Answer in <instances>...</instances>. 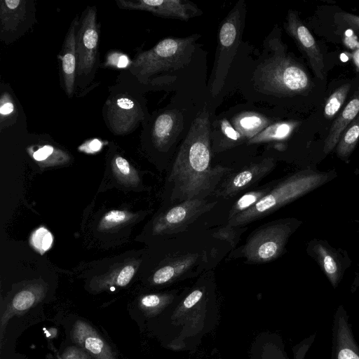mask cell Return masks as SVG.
<instances>
[{"label": "cell", "mask_w": 359, "mask_h": 359, "mask_svg": "<svg viewBox=\"0 0 359 359\" xmlns=\"http://www.w3.org/2000/svg\"><path fill=\"white\" fill-rule=\"evenodd\" d=\"M210 140V116L204 108L192 121L175 160L169 177L172 201L204 198L226 172L222 166H211Z\"/></svg>", "instance_id": "1"}, {"label": "cell", "mask_w": 359, "mask_h": 359, "mask_svg": "<svg viewBox=\"0 0 359 359\" xmlns=\"http://www.w3.org/2000/svg\"><path fill=\"white\" fill-rule=\"evenodd\" d=\"M198 37L165 38L151 49L140 52L128 71L140 83L148 84L155 75L181 69L189 62Z\"/></svg>", "instance_id": "2"}, {"label": "cell", "mask_w": 359, "mask_h": 359, "mask_svg": "<svg viewBox=\"0 0 359 359\" xmlns=\"http://www.w3.org/2000/svg\"><path fill=\"white\" fill-rule=\"evenodd\" d=\"M273 54L257 70V82L262 90L276 95L293 96L308 92L312 82L304 67L287 55L281 43Z\"/></svg>", "instance_id": "3"}, {"label": "cell", "mask_w": 359, "mask_h": 359, "mask_svg": "<svg viewBox=\"0 0 359 359\" xmlns=\"http://www.w3.org/2000/svg\"><path fill=\"white\" fill-rule=\"evenodd\" d=\"M327 178V174L312 171L297 173L270 190L252 207L229 219L228 225L241 226L266 216L321 185Z\"/></svg>", "instance_id": "4"}, {"label": "cell", "mask_w": 359, "mask_h": 359, "mask_svg": "<svg viewBox=\"0 0 359 359\" xmlns=\"http://www.w3.org/2000/svg\"><path fill=\"white\" fill-rule=\"evenodd\" d=\"M245 5L236 3L220 25L215 57L210 77V90L213 96L222 89L233 59L238 50L244 28Z\"/></svg>", "instance_id": "5"}, {"label": "cell", "mask_w": 359, "mask_h": 359, "mask_svg": "<svg viewBox=\"0 0 359 359\" xmlns=\"http://www.w3.org/2000/svg\"><path fill=\"white\" fill-rule=\"evenodd\" d=\"M100 29L95 6L82 13L76 32L77 68L76 81L81 90L93 81L99 65Z\"/></svg>", "instance_id": "6"}, {"label": "cell", "mask_w": 359, "mask_h": 359, "mask_svg": "<svg viewBox=\"0 0 359 359\" xmlns=\"http://www.w3.org/2000/svg\"><path fill=\"white\" fill-rule=\"evenodd\" d=\"M292 231L288 222L271 224L257 231L249 239L243 251L252 262H266L276 259L283 251Z\"/></svg>", "instance_id": "7"}, {"label": "cell", "mask_w": 359, "mask_h": 359, "mask_svg": "<svg viewBox=\"0 0 359 359\" xmlns=\"http://www.w3.org/2000/svg\"><path fill=\"white\" fill-rule=\"evenodd\" d=\"M33 0L0 1V39L6 45L18 40L36 20Z\"/></svg>", "instance_id": "8"}, {"label": "cell", "mask_w": 359, "mask_h": 359, "mask_svg": "<svg viewBox=\"0 0 359 359\" xmlns=\"http://www.w3.org/2000/svg\"><path fill=\"white\" fill-rule=\"evenodd\" d=\"M104 113L109 128L116 135L132 132L144 118L140 102L126 92L111 95L106 102Z\"/></svg>", "instance_id": "9"}, {"label": "cell", "mask_w": 359, "mask_h": 359, "mask_svg": "<svg viewBox=\"0 0 359 359\" xmlns=\"http://www.w3.org/2000/svg\"><path fill=\"white\" fill-rule=\"evenodd\" d=\"M117 6L125 10L147 11L164 18L188 20L202 11L187 0H116Z\"/></svg>", "instance_id": "10"}, {"label": "cell", "mask_w": 359, "mask_h": 359, "mask_svg": "<svg viewBox=\"0 0 359 359\" xmlns=\"http://www.w3.org/2000/svg\"><path fill=\"white\" fill-rule=\"evenodd\" d=\"M284 26L287 33L294 40L307 59L316 76L323 79L325 65L323 54L314 37L294 11H288Z\"/></svg>", "instance_id": "11"}, {"label": "cell", "mask_w": 359, "mask_h": 359, "mask_svg": "<svg viewBox=\"0 0 359 359\" xmlns=\"http://www.w3.org/2000/svg\"><path fill=\"white\" fill-rule=\"evenodd\" d=\"M215 204V202L208 203L205 198L184 201L169 209L158 219L154 225V232L167 233L182 230L208 211Z\"/></svg>", "instance_id": "12"}, {"label": "cell", "mask_w": 359, "mask_h": 359, "mask_svg": "<svg viewBox=\"0 0 359 359\" xmlns=\"http://www.w3.org/2000/svg\"><path fill=\"white\" fill-rule=\"evenodd\" d=\"M332 337L334 359H359V346L343 306H339L334 313Z\"/></svg>", "instance_id": "13"}, {"label": "cell", "mask_w": 359, "mask_h": 359, "mask_svg": "<svg viewBox=\"0 0 359 359\" xmlns=\"http://www.w3.org/2000/svg\"><path fill=\"white\" fill-rule=\"evenodd\" d=\"M79 25V20L76 17L71 22L58 55L63 87L69 97L74 95L75 90L77 68L76 32Z\"/></svg>", "instance_id": "14"}, {"label": "cell", "mask_w": 359, "mask_h": 359, "mask_svg": "<svg viewBox=\"0 0 359 359\" xmlns=\"http://www.w3.org/2000/svg\"><path fill=\"white\" fill-rule=\"evenodd\" d=\"M71 336L76 344L96 359H117L108 344L86 322L76 320L73 325Z\"/></svg>", "instance_id": "15"}, {"label": "cell", "mask_w": 359, "mask_h": 359, "mask_svg": "<svg viewBox=\"0 0 359 359\" xmlns=\"http://www.w3.org/2000/svg\"><path fill=\"white\" fill-rule=\"evenodd\" d=\"M46 294L45 287L40 285H34L27 287L18 292L5 311L1 314L0 319V342L2 346V340L8 321L14 316L22 314L31 309L36 303L41 301Z\"/></svg>", "instance_id": "16"}, {"label": "cell", "mask_w": 359, "mask_h": 359, "mask_svg": "<svg viewBox=\"0 0 359 359\" xmlns=\"http://www.w3.org/2000/svg\"><path fill=\"white\" fill-rule=\"evenodd\" d=\"M275 165L273 158H267L259 163L245 168L235 175L225 184L221 196H231L259 181L270 172Z\"/></svg>", "instance_id": "17"}, {"label": "cell", "mask_w": 359, "mask_h": 359, "mask_svg": "<svg viewBox=\"0 0 359 359\" xmlns=\"http://www.w3.org/2000/svg\"><path fill=\"white\" fill-rule=\"evenodd\" d=\"M359 114V83L348 102L332 123L325 140L323 151L325 154L337 146L346 128Z\"/></svg>", "instance_id": "18"}, {"label": "cell", "mask_w": 359, "mask_h": 359, "mask_svg": "<svg viewBox=\"0 0 359 359\" xmlns=\"http://www.w3.org/2000/svg\"><path fill=\"white\" fill-rule=\"evenodd\" d=\"M181 119L176 110L163 111L156 118L151 130L153 142L158 148L171 144L180 130Z\"/></svg>", "instance_id": "19"}, {"label": "cell", "mask_w": 359, "mask_h": 359, "mask_svg": "<svg viewBox=\"0 0 359 359\" xmlns=\"http://www.w3.org/2000/svg\"><path fill=\"white\" fill-rule=\"evenodd\" d=\"M233 123L234 128L248 141L271 124L268 118L252 111L238 114Z\"/></svg>", "instance_id": "20"}, {"label": "cell", "mask_w": 359, "mask_h": 359, "mask_svg": "<svg viewBox=\"0 0 359 359\" xmlns=\"http://www.w3.org/2000/svg\"><path fill=\"white\" fill-rule=\"evenodd\" d=\"M195 255H189L158 269L152 277L154 284L161 285L170 282L187 271L196 261Z\"/></svg>", "instance_id": "21"}, {"label": "cell", "mask_w": 359, "mask_h": 359, "mask_svg": "<svg viewBox=\"0 0 359 359\" xmlns=\"http://www.w3.org/2000/svg\"><path fill=\"white\" fill-rule=\"evenodd\" d=\"M295 121H283L271 123L253 138L250 144L280 140L287 138L297 126Z\"/></svg>", "instance_id": "22"}, {"label": "cell", "mask_w": 359, "mask_h": 359, "mask_svg": "<svg viewBox=\"0 0 359 359\" xmlns=\"http://www.w3.org/2000/svg\"><path fill=\"white\" fill-rule=\"evenodd\" d=\"M359 141V114L346 128L337 144V154L341 158H346L352 153Z\"/></svg>", "instance_id": "23"}, {"label": "cell", "mask_w": 359, "mask_h": 359, "mask_svg": "<svg viewBox=\"0 0 359 359\" xmlns=\"http://www.w3.org/2000/svg\"><path fill=\"white\" fill-rule=\"evenodd\" d=\"M351 83L341 85L330 95L324 107V116L327 119L333 118L339 111L350 91Z\"/></svg>", "instance_id": "24"}, {"label": "cell", "mask_w": 359, "mask_h": 359, "mask_svg": "<svg viewBox=\"0 0 359 359\" xmlns=\"http://www.w3.org/2000/svg\"><path fill=\"white\" fill-rule=\"evenodd\" d=\"M111 167L116 177L120 182L135 185L139 182L136 170L128 161L119 155H116L111 161Z\"/></svg>", "instance_id": "25"}, {"label": "cell", "mask_w": 359, "mask_h": 359, "mask_svg": "<svg viewBox=\"0 0 359 359\" xmlns=\"http://www.w3.org/2000/svg\"><path fill=\"white\" fill-rule=\"evenodd\" d=\"M269 191V188H264L259 190L252 191L243 195L232 206L229 212V219L252 207Z\"/></svg>", "instance_id": "26"}, {"label": "cell", "mask_w": 359, "mask_h": 359, "mask_svg": "<svg viewBox=\"0 0 359 359\" xmlns=\"http://www.w3.org/2000/svg\"><path fill=\"white\" fill-rule=\"evenodd\" d=\"M317 255L321 262L324 271L333 286H336L339 278V267L336 259L322 246H318Z\"/></svg>", "instance_id": "27"}, {"label": "cell", "mask_w": 359, "mask_h": 359, "mask_svg": "<svg viewBox=\"0 0 359 359\" xmlns=\"http://www.w3.org/2000/svg\"><path fill=\"white\" fill-rule=\"evenodd\" d=\"M170 301V297L165 294H147L141 298L140 308L147 314L158 313Z\"/></svg>", "instance_id": "28"}, {"label": "cell", "mask_w": 359, "mask_h": 359, "mask_svg": "<svg viewBox=\"0 0 359 359\" xmlns=\"http://www.w3.org/2000/svg\"><path fill=\"white\" fill-rule=\"evenodd\" d=\"M217 132L227 146L239 144L245 140L243 135L226 119H222L218 121Z\"/></svg>", "instance_id": "29"}, {"label": "cell", "mask_w": 359, "mask_h": 359, "mask_svg": "<svg viewBox=\"0 0 359 359\" xmlns=\"http://www.w3.org/2000/svg\"><path fill=\"white\" fill-rule=\"evenodd\" d=\"M134 215L128 212L123 210H113L108 212L101 219L99 229L101 230L109 229L121 224H123L130 219Z\"/></svg>", "instance_id": "30"}, {"label": "cell", "mask_w": 359, "mask_h": 359, "mask_svg": "<svg viewBox=\"0 0 359 359\" xmlns=\"http://www.w3.org/2000/svg\"><path fill=\"white\" fill-rule=\"evenodd\" d=\"M17 108L15 103L10 93L2 91L0 99V123L1 129L6 126L11 118L16 114Z\"/></svg>", "instance_id": "31"}, {"label": "cell", "mask_w": 359, "mask_h": 359, "mask_svg": "<svg viewBox=\"0 0 359 359\" xmlns=\"http://www.w3.org/2000/svg\"><path fill=\"white\" fill-rule=\"evenodd\" d=\"M135 273V269L133 265H126L122 268L118 273L114 277L109 278L107 280L102 281L99 287L101 289L105 288L107 286L116 285L119 287H124L127 285Z\"/></svg>", "instance_id": "32"}, {"label": "cell", "mask_w": 359, "mask_h": 359, "mask_svg": "<svg viewBox=\"0 0 359 359\" xmlns=\"http://www.w3.org/2000/svg\"><path fill=\"white\" fill-rule=\"evenodd\" d=\"M32 246L39 252L47 251L52 245L53 238L50 232L44 227L35 230L31 236Z\"/></svg>", "instance_id": "33"}, {"label": "cell", "mask_w": 359, "mask_h": 359, "mask_svg": "<svg viewBox=\"0 0 359 359\" xmlns=\"http://www.w3.org/2000/svg\"><path fill=\"white\" fill-rule=\"evenodd\" d=\"M339 22L347 25L355 32L359 33V15H353L346 12H339L335 15Z\"/></svg>", "instance_id": "34"}, {"label": "cell", "mask_w": 359, "mask_h": 359, "mask_svg": "<svg viewBox=\"0 0 359 359\" xmlns=\"http://www.w3.org/2000/svg\"><path fill=\"white\" fill-rule=\"evenodd\" d=\"M59 151H60L54 148L53 146L45 144L34 151L32 156L36 161L43 162L54 155V154L58 153Z\"/></svg>", "instance_id": "35"}, {"label": "cell", "mask_w": 359, "mask_h": 359, "mask_svg": "<svg viewBox=\"0 0 359 359\" xmlns=\"http://www.w3.org/2000/svg\"><path fill=\"white\" fill-rule=\"evenodd\" d=\"M235 226H228L220 229L213 234L215 237L228 241L231 245H235V241L238 237V232L234 229Z\"/></svg>", "instance_id": "36"}, {"label": "cell", "mask_w": 359, "mask_h": 359, "mask_svg": "<svg viewBox=\"0 0 359 359\" xmlns=\"http://www.w3.org/2000/svg\"><path fill=\"white\" fill-rule=\"evenodd\" d=\"M63 359H91L83 349L76 346H69L63 352Z\"/></svg>", "instance_id": "37"}, {"label": "cell", "mask_w": 359, "mask_h": 359, "mask_svg": "<svg viewBox=\"0 0 359 359\" xmlns=\"http://www.w3.org/2000/svg\"><path fill=\"white\" fill-rule=\"evenodd\" d=\"M203 292L201 290H195L191 292L183 301L182 306L184 309H190L195 306L202 298Z\"/></svg>", "instance_id": "38"}, {"label": "cell", "mask_w": 359, "mask_h": 359, "mask_svg": "<svg viewBox=\"0 0 359 359\" xmlns=\"http://www.w3.org/2000/svg\"><path fill=\"white\" fill-rule=\"evenodd\" d=\"M101 146L102 144L98 140H93L85 145L84 151L90 153L95 152L100 150Z\"/></svg>", "instance_id": "39"}]
</instances>
